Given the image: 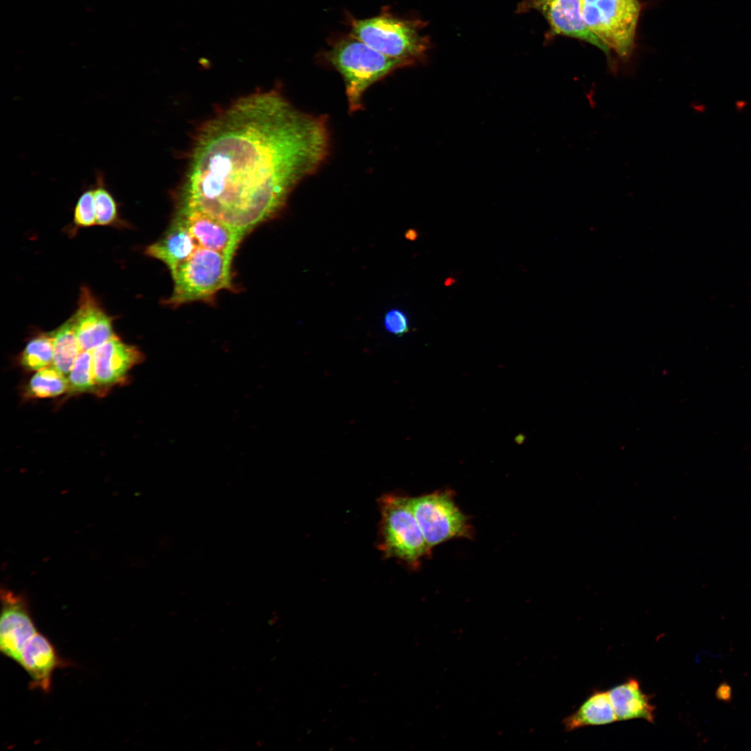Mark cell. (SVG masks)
<instances>
[{"mask_svg":"<svg viewBox=\"0 0 751 751\" xmlns=\"http://www.w3.org/2000/svg\"><path fill=\"white\" fill-rule=\"evenodd\" d=\"M350 34L375 50L411 65L422 60L429 40L421 34V22L397 17L387 10L369 18L350 17Z\"/></svg>","mask_w":751,"mask_h":751,"instance_id":"obj_3","label":"cell"},{"mask_svg":"<svg viewBox=\"0 0 751 751\" xmlns=\"http://www.w3.org/2000/svg\"><path fill=\"white\" fill-rule=\"evenodd\" d=\"M410 503L430 549L451 539L471 535L468 519L449 492H435L410 498Z\"/></svg>","mask_w":751,"mask_h":751,"instance_id":"obj_7","label":"cell"},{"mask_svg":"<svg viewBox=\"0 0 751 751\" xmlns=\"http://www.w3.org/2000/svg\"><path fill=\"white\" fill-rule=\"evenodd\" d=\"M73 222L77 227L97 224L93 188L85 190L79 197L74 210Z\"/></svg>","mask_w":751,"mask_h":751,"instance_id":"obj_22","label":"cell"},{"mask_svg":"<svg viewBox=\"0 0 751 751\" xmlns=\"http://www.w3.org/2000/svg\"><path fill=\"white\" fill-rule=\"evenodd\" d=\"M617 720L643 719L654 722L655 706L652 697L640 688L638 680L633 678L612 688L608 691Z\"/></svg>","mask_w":751,"mask_h":751,"instance_id":"obj_15","label":"cell"},{"mask_svg":"<svg viewBox=\"0 0 751 751\" xmlns=\"http://www.w3.org/2000/svg\"><path fill=\"white\" fill-rule=\"evenodd\" d=\"M97 224L112 225L119 220L118 206L115 199L106 186L104 175L101 171L96 173L93 188Z\"/></svg>","mask_w":751,"mask_h":751,"instance_id":"obj_20","label":"cell"},{"mask_svg":"<svg viewBox=\"0 0 751 751\" xmlns=\"http://www.w3.org/2000/svg\"><path fill=\"white\" fill-rule=\"evenodd\" d=\"M197 248L183 218L177 213L161 238L146 248L145 254L164 263L172 273Z\"/></svg>","mask_w":751,"mask_h":751,"instance_id":"obj_14","label":"cell"},{"mask_svg":"<svg viewBox=\"0 0 751 751\" xmlns=\"http://www.w3.org/2000/svg\"><path fill=\"white\" fill-rule=\"evenodd\" d=\"M536 8L542 11L555 33L590 43L610 58V49L584 22L580 11V0H544Z\"/></svg>","mask_w":751,"mask_h":751,"instance_id":"obj_13","label":"cell"},{"mask_svg":"<svg viewBox=\"0 0 751 751\" xmlns=\"http://www.w3.org/2000/svg\"><path fill=\"white\" fill-rule=\"evenodd\" d=\"M184 220L198 247L229 257L234 254L244 234L210 215L180 202L177 213Z\"/></svg>","mask_w":751,"mask_h":751,"instance_id":"obj_9","label":"cell"},{"mask_svg":"<svg viewBox=\"0 0 751 751\" xmlns=\"http://www.w3.org/2000/svg\"><path fill=\"white\" fill-rule=\"evenodd\" d=\"M71 392H86L95 389L97 383L92 350L81 351L67 375Z\"/></svg>","mask_w":751,"mask_h":751,"instance_id":"obj_21","label":"cell"},{"mask_svg":"<svg viewBox=\"0 0 751 751\" xmlns=\"http://www.w3.org/2000/svg\"><path fill=\"white\" fill-rule=\"evenodd\" d=\"M381 515L379 549L385 558H394L417 567L431 550L423 535L410 503V497L394 494L378 499Z\"/></svg>","mask_w":751,"mask_h":751,"instance_id":"obj_5","label":"cell"},{"mask_svg":"<svg viewBox=\"0 0 751 751\" xmlns=\"http://www.w3.org/2000/svg\"><path fill=\"white\" fill-rule=\"evenodd\" d=\"M617 720L608 691H595L574 713L564 718L567 732L586 726L602 725Z\"/></svg>","mask_w":751,"mask_h":751,"instance_id":"obj_16","label":"cell"},{"mask_svg":"<svg viewBox=\"0 0 751 751\" xmlns=\"http://www.w3.org/2000/svg\"><path fill=\"white\" fill-rule=\"evenodd\" d=\"M78 304L70 318L81 351L93 350L115 335L112 318L85 286L81 289Z\"/></svg>","mask_w":751,"mask_h":751,"instance_id":"obj_11","label":"cell"},{"mask_svg":"<svg viewBox=\"0 0 751 751\" xmlns=\"http://www.w3.org/2000/svg\"><path fill=\"white\" fill-rule=\"evenodd\" d=\"M330 147L327 120L275 90L240 98L200 129L180 202L244 235L277 213Z\"/></svg>","mask_w":751,"mask_h":751,"instance_id":"obj_1","label":"cell"},{"mask_svg":"<svg viewBox=\"0 0 751 751\" xmlns=\"http://www.w3.org/2000/svg\"><path fill=\"white\" fill-rule=\"evenodd\" d=\"M30 677L29 687L45 693L51 690L52 675L57 668L68 666L51 640L40 631L25 644L18 663Z\"/></svg>","mask_w":751,"mask_h":751,"instance_id":"obj_10","label":"cell"},{"mask_svg":"<svg viewBox=\"0 0 751 751\" xmlns=\"http://www.w3.org/2000/svg\"><path fill=\"white\" fill-rule=\"evenodd\" d=\"M716 698L718 701L729 703L732 700V688L726 681L722 682L717 688L715 693Z\"/></svg>","mask_w":751,"mask_h":751,"instance_id":"obj_24","label":"cell"},{"mask_svg":"<svg viewBox=\"0 0 751 751\" xmlns=\"http://www.w3.org/2000/svg\"><path fill=\"white\" fill-rule=\"evenodd\" d=\"M544 1V0H524L520 7L522 10H528V8H536Z\"/></svg>","mask_w":751,"mask_h":751,"instance_id":"obj_25","label":"cell"},{"mask_svg":"<svg viewBox=\"0 0 751 751\" xmlns=\"http://www.w3.org/2000/svg\"><path fill=\"white\" fill-rule=\"evenodd\" d=\"M384 326L389 333L398 337L409 331L407 318L403 311L398 309H391L385 314Z\"/></svg>","mask_w":751,"mask_h":751,"instance_id":"obj_23","label":"cell"},{"mask_svg":"<svg viewBox=\"0 0 751 751\" xmlns=\"http://www.w3.org/2000/svg\"><path fill=\"white\" fill-rule=\"evenodd\" d=\"M232 257L198 247L172 274L173 290L164 301L172 307L194 301H210L223 289H233Z\"/></svg>","mask_w":751,"mask_h":751,"instance_id":"obj_4","label":"cell"},{"mask_svg":"<svg viewBox=\"0 0 751 751\" xmlns=\"http://www.w3.org/2000/svg\"><path fill=\"white\" fill-rule=\"evenodd\" d=\"M1 601L0 650L18 663L25 644L38 631L26 596L2 588Z\"/></svg>","mask_w":751,"mask_h":751,"instance_id":"obj_8","label":"cell"},{"mask_svg":"<svg viewBox=\"0 0 751 751\" xmlns=\"http://www.w3.org/2000/svg\"><path fill=\"white\" fill-rule=\"evenodd\" d=\"M92 353L97 383L105 386L121 381L144 358L136 346L124 344L115 335Z\"/></svg>","mask_w":751,"mask_h":751,"instance_id":"obj_12","label":"cell"},{"mask_svg":"<svg viewBox=\"0 0 751 751\" xmlns=\"http://www.w3.org/2000/svg\"><path fill=\"white\" fill-rule=\"evenodd\" d=\"M51 334L54 350L52 365L67 376L81 352L71 318Z\"/></svg>","mask_w":751,"mask_h":751,"instance_id":"obj_17","label":"cell"},{"mask_svg":"<svg viewBox=\"0 0 751 751\" xmlns=\"http://www.w3.org/2000/svg\"><path fill=\"white\" fill-rule=\"evenodd\" d=\"M325 57L344 79L350 113L362 108L363 95L371 86L394 71L411 65L375 50L350 33L335 40Z\"/></svg>","mask_w":751,"mask_h":751,"instance_id":"obj_2","label":"cell"},{"mask_svg":"<svg viewBox=\"0 0 751 751\" xmlns=\"http://www.w3.org/2000/svg\"><path fill=\"white\" fill-rule=\"evenodd\" d=\"M580 11L590 31L610 50L622 58L630 57L640 13L638 0H580Z\"/></svg>","mask_w":751,"mask_h":751,"instance_id":"obj_6","label":"cell"},{"mask_svg":"<svg viewBox=\"0 0 751 751\" xmlns=\"http://www.w3.org/2000/svg\"><path fill=\"white\" fill-rule=\"evenodd\" d=\"M53 341L50 334H40L29 341L22 356L21 363L29 371H39L53 362Z\"/></svg>","mask_w":751,"mask_h":751,"instance_id":"obj_19","label":"cell"},{"mask_svg":"<svg viewBox=\"0 0 751 751\" xmlns=\"http://www.w3.org/2000/svg\"><path fill=\"white\" fill-rule=\"evenodd\" d=\"M68 389L67 376L51 365L38 371L31 378L26 395L31 398H49L59 396Z\"/></svg>","mask_w":751,"mask_h":751,"instance_id":"obj_18","label":"cell"}]
</instances>
